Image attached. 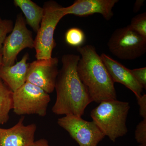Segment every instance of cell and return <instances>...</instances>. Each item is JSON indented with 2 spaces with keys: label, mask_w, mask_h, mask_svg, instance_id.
<instances>
[{
  "label": "cell",
  "mask_w": 146,
  "mask_h": 146,
  "mask_svg": "<svg viewBox=\"0 0 146 146\" xmlns=\"http://www.w3.org/2000/svg\"><path fill=\"white\" fill-rule=\"evenodd\" d=\"M80 57L72 54L62 57V67L55 84L56 99L52 108L55 115L81 117L87 106L93 102L78 74L77 67Z\"/></svg>",
  "instance_id": "obj_1"
},
{
  "label": "cell",
  "mask_w": 146,
  "mask_h": 146,
  "mask_svg": "<svg viewBox=\"0 0 146 146\" xmlns=\"http://www.w3.org/2000/svg\"><path fill=\"white\" fill-rule=\"evenodd\" d=\"M81 57L77 67L78 74L93 102L117 100V93L107 69L96 48L91 45L76 48Z\"/></svg>",
  "instance_id": "obj_2"
},
{
  "label": "cell",
  "mask_w": 146,
  "mask_h": 146,
  "mask_svg": "<svg viewBox=\"0 0 146 146\" xmlns=\"http://www.w3.org/2000/svg\"><path fill=\"white\" fill-rule=\"evenodd\" d=\"M130 108L128 102L117 100L102 102L92 110L91 117L105 136L115 142L128 132L126 120Z\"/></svg>",
  "instance_id": "obj_3"
},
{
  "label": "cell",
  "mask_w": 146,
  "mask_h": 146,
  "mask_svg": "<svg viewBox=\"0 0 146 146\" xmlns=\"http://www.w3.org/2000/svg\"><path fill=\"white\" fill-rule=\"evenodd\" d=\"M43 8V17L34 39L36 60L52 57L53 50L56 46L54 38V31L59 21L65 16L64 7L54 1L46 2Z\"/></svg>",
  "instance_id": "obj_4"
},
{
  "label": "cell",
  "mask_w": 146,
  "mask_h": 146,
  "mask_svg": "<svg viewBox=\"0 0 146 146\" xmlns=\"http://www.w3.org/2000/svg\"><path fill=\"white\" fill-rule=\"evenodd\" d=\"M51 98L49 94L28 82L13 92V112L18 115H36L45 117Z\"/></svg>",
  "instance_id": "obj_5"
},
{
  "label": "cell",
  "mask_w": 146,
  "mask_h": 146,
  "mask_svg": "<svg viewBox=\"0 0 146 146\" xmlns=\"http://www.w3.org/2000/svg\"><path fill=\"white\" fill-rule=\"evenodd\" d=\"M110 52L120 59L133 60L146 52V38L131 28L129 25L117 29L107 44Z\"/></svg>",
  "instance_id": "obj_6"
},
{
  "label": "cell",
  "mask_w": 146,
  "mask_h": 146,
  "mask_svg": "<svg viewBox=\"0 0 146 146\" xmlns=\"http://www.w3.org/2000/svg\"><path fill=\"white\" fill-rule=\"evenodd\" d=\"M57 123L79 146H98L105 136L94 122L84 120L81 117L65 115L58 118Z\"/></svg>",
  "instance_id": "obj_7"
},
{
  "label": "cell",
  "mask_w": 146,
  "mask_h": 146,
  "mask_svg": "<svg viewBox=\"0 0 146 146\" xmlns=\"http://www.w3.org/2000/svg\"><path fill=\"white\" fill-rule=\"evenodd\" d=\"M25 21L22 13L17 15L13 30L7 36L3 44V66L14 65L17 56L22 50L26 48H34L32 33L27 27Z\"/></svg>",
  "instance_id": "obj_8"
},
{
  "label": "cell",
  "mask_w": 146,
  "mask_h": 146,
  "mask_svg": "<svg viewBox=\"0 0 146 146\" xmlns=\"http://www.w3.org/2000/svg\"><path fill=\"white\" fill-rule=\"evenodd\" d=\"M58 58L52 57L30 63L27 82L40 87L47 94H51L54 90L58 72Z\"/></svg>",
  "instance_id": "obj_9"
},
{
  "label": "cell",
  "mask_w": 146,
  "mask_h": 146,
  "mask_svg": "<svg viewBox=\"0 0 146 146\" xmlns=\"http://www.w3.org/2000/svg\"><path fill=\"white\" fill-rule=\"evenodd\" d=\"M118 0H76L73 4L64 7L65 16L72 14L78 16H87L99 13L106 21L114 15L113 7Z\"/></svg>",
  "instance_id": "obj_10"
},
{
  "label": "cell",
  "mask_w": 146,
  "mask_h": 146,
  "mask_svg": "<svg viewBox=\"0 0 146 146\" xmlns=\"http://www.w3.org/2000/svg\"><path fill=\"white\" fill-rule=\"evenodd\" d=\"M22 117L12 127L3 128L0 134V146H31L35 141V124L25 125Z\"/></svg>",
  "instance_id": "obj_11"
},
{
  "label": "cell",
  "mask_w": 146,
  "mask_h": 146,
  "mask_svg": "<svg viewBox=\"0 0 146 146\" xmlns=\"http://www.w3.org/2000/svg\"><path fill=\"white\" fill-rule=\"evenodd\" d=\"M100 56L114 82L124 85L132 91L136 98L141 96L143 88L136 81L130 70L106 54L102 53Z\"/></svg>",
  "instance_id": "obj_12"
},
{
  "label": "cell",
  "mask_w": 146,
  "mask_h": 146,
  "mask_svg": "<svg viewBox=\"0 0 146 146\" xmlns=\"http://www.w3.org/2000/svg\"><path fill=\"white\" fill-rule=\"evenodd\" d=\"M29 55L26 53L21 60L11 66L0 67V78L13 92L26 82L29 63Z\"/></svg>",
  "instance_id": "obj_13"
},
{
  "label": "cell",
  "mask_w": 146,
  "mask_h": 146,
  "mask_svg": "<svg viewBox=\"0 0 146 146\" xmlns=\"http://www.w3.org/2000/svg\"><path fill=\"white\" fill-rule=\"evenodd\" d=\"M13 3L23 11L28 25L31 27L33 31L37 33L43 16V7L31 0H14Z\"/></svg>",
  "instance_id": "obj_14"
},
{
  "label": "cell",
  "mask_w": 146,
  "mask_h": 146,
  "mask_svg": "<svg viewBox=\"0 0 146 146\" xmlns=\"http://www.w3.org/2000/svg\"><path fill=\"white\" fill-rule=\"evenodd\" d=\"M13 92L0 78V124L9 119V112L13 109Z\"/></svg>",
  "instance_id": "obj_15"
},
{
  "label": "cell",
  "mask_w": 146,
  "mask_h": 146,
  "mask_svg": "<svg viewBox=\"0 0 146 146\" xmlns=\"http://www.w3.org/2000/svg\"><path fill=\"white\" fill-rule=\"evenodd\" d=\"M86 36L81 29L73 27L69 29L65 35V42L72 46H82L85 42Z\"/></svg>",
  "instance_id": "obj_16"
},
{
  "label": "cell",
  "mask_w": 146,
  "mask_h": 146,
  "mask_svg": "<svg viewBox=\"0 0 146 146\" xmlns=\"http://www.w3.org/2000/svg\"><path fill=\"white\" fill-rule=\"evenodd\" d=\"M129 26L136 33L146 38V12L133 17Z\"/></svg>",
  "instance_id": "obj_17"
},
{
  "label": "cell",
  "mask_w": 146,
  "mask_h": 146,
  "mask_svg": "<svg viewBox=\"0 0 146 146\" xmlns=\"http://www.w3.org/2000/svg\"><path fill=\"white\" fill-rule=\"evenodd\" d=\"M13 28V23L11 20H4L0 22V54L2 55L3 44L7 36Z\"/></svg>",
  "instance_id": "obj_18"
},
{
  "label": "cell",
  "mask_w": 146,
  "mask_h": 146,
  "mask_svg": "<svg viewBox=\"0 0 146 146\" xmlns=\"http://www.w3.org/2000/svg\"><path fill=\"white\" fill-rule=\"evenodd\" d=\"M135 138L138 143L146 144V119H143L136 126Z\"/></svg>",
  "instance_id": "obj_19"
},
{
  "label": "cell",
  "mask_w": 146,
  "mask_h": 146,
  "mask_svg": "<svg viewBox=\"0 0 146 146\" xmlns=\"http://www.w3.org/2000/svg\"><path fill=\"white\" fill-rule=\"evenodd\" d=\"M131 72L136 79V81L142 86L143 89H146V68L130 70Z\"/></svg>",
  "instance_id": "obj_20"
},
{
  "label": "cell",
  "mask_w": 146,
  "mask_h": 146,
  "mask_svg": "<svg viewBox=\"0 0 146 146\" xmlns=\"http://www.w3.org/2000/svg\"><path fill=\"white\" fill-rule=\"evenodd\" d=\"M137 103L139 105V113L140 116L143 119H146V95H142L140 98H137Z\"/></svg>",
  "instance_id": "obj_21"
},
{
  "label": "cell",
  "mask_w": 146,
  "mask_h": 146,
  "mask_svg": "<svg viewBox=\"0 0 146 146\" xmlns=\"http://www.w3.org/2000/svg\"><path fill=\"white\" fill-rule=\"evenodd\" d=\"M31 146H52L49 145L48 142L46 139L42 138L36 141H35Z\"/></svg>",
  "instance_id": "obj_22"
},
{
  "label": "cell",
  "mask_w": 146,
  "mask_h": 146,
  "mask_svg": "<svg viewBox=\"0 0 146 146\" xmlns=\"http://www.w3.org/2000/svg\"><path fill=\"white\" fill-rule=\"evenodd\" d=\"M144 0H137L134 3L133 7V11L134 13H137L140 10L142 7L143 5Z\"/></svg>",
  "instance_id": "obj_23"
},
{
  "label": "cell",
  "mask_w": 146,
  "mask_h": 146,
  "mask_svg": "<svg viewBox=\"0 0 146 146\" xmlns=\"http://www.w3.org/2000/svg\"><path fill=\"white\" fill-rule=\"evenodd\" d=\"M3 65L2 56L0 54V67Z\"/></svg>",
  "instance_id": "obj_24"
},
{
  "label": "cell",
  "mask_w": 146,
  "mask_h": 146,
  "mask_svg": "<svg viewBox=\"0 0 146 146\" xmlns=\"http://www.w3.org/2000/svg\"><path fill=\"white\" fill-rule=\"evenodd\" d=\"M137 146H146V144H140V145Z\"/></svg>",
  "instance_id": "obj_25"
},
{
  "label": "cell",
  "mask_w": 146,
  "mask_h": 146,
  "mask_svg": "<svg viewBox=\"0 0 146 146\" xmlns=\"http://www.w3.org/2000/svg\"><path fill=\"white\" fill-rule=\"evenodd\" d=\"M3 129V128H2L0 127V134H1V133L2 132V131Z\"/></svg>",
  "instance_id": "obj_26"
},
{
  "label": "cell",
  "mask_w": 146,
  "mask_h": 146,
  "mask_svg": "<svg viewBox=\"0 0 146 146\" xmlns=\"http://www.w3.org/2000/svg\"><path fill=\"white\" fill-rule=\"evenodd\" d=\"M2 21V19H1V18H0V22H1V21Z\"/></svg>",
  "instance_id": "obj_27"
}]
</instances>
